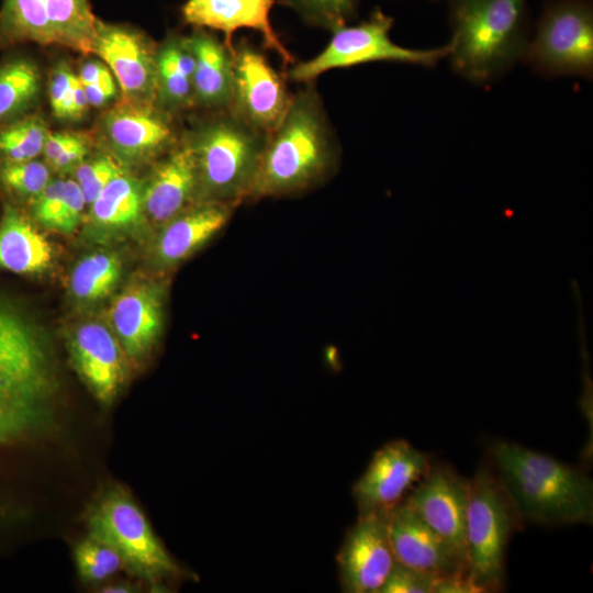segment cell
I'll return each mask as SVG.
<instances>
[{"label": "cell", "mask_w": 593, "mask_h": 593, "mask_svg": "<svg viewBox=\"0 0 593 593\" xmlns=\"http://www.w3.org/2000/svg\"><path fill=\"white\" fill-rule=\"evenodd\" d=\"M338 163V146L311 82L291 94L278 126L267 136L248 199L305 191Z\"/></svg>", "instance_id": "6da1fadb"}, {"label": "cell", "mask_w": 593, "mask_h": 593, "mask_svg": "<svg viewBox=\"0 0 593 593\" xmlns=\"http://www.w3.org/2000/svg\"><path fill=\"white\" fill-rule=\"evenodd\" d=\"M489 455L523 524H592L593 481L583 470L505 440Z\"/></svg>", "instance_id": "7a4b0ae2"}, {"label": "cell", "mask_w": 593, "mask_h": 593, "mask_svg": "<svg viewBox=\"0 0 593 593\" xmlns=\"http://www.w3.org/2000/svg\"><path fill=\"white\" fill-rule=\"evenodd\" d=\"M455 72L475 85L506 74L528 44L527 0H448Z\"/></svg>", "instance_id": "3957f363"}, {"label": "cell", "mask_w": 593, "mask_h": 593, "mask_svg": "<svg viewBox=\"0 0 593 593\" xmlns=\"http://www.w3.org/2000/svg\"><path fill=\"white\" fill-rule=\"evenodd\" d=\"M267 135L236 116L217 110L187 135L205 201L237 205L248 199Z\"/></svg>", "instance_id": "277c9868"}, {"label": "cell", "mask_w": 593, "mask_h": 593, "mask_svg": "<svg viewBox=\"0 0 593 593\" xmlns=\"http://www.w3.org/2000/svg\"><path fill=\"white\" fill-rule=\"evenodd\" d=\"M523 525L486 458L469 479L467 514L469 578L482 592L503 590L507 545Z\"/></svg>", "instance_id": "5b68a950"}, {"label": "cell", "mask_w": 593, "mask_h": 593, "mask_svg": "<svg viewBox=\"0 0 593 593\" xmlns=\"http://www.w3.org/2000/svg\"><path fill=\"white\" fill-rule=\"evenodd\" d=\"M393 19L376 8L368 19L357 25H344L333 31L325 48L313 58L295 63L288 79L309 83L320 75L336 68H347L372 61H393L435 67L448 57L450 42L435 48H410L390 37Z\"/></svg>", "instance_id": "8992f818"}, {"label": "cell", "mask_w": 593, "mask_h": 593, "mask_svg": "<svg viewBox=\"0 0 593 593\" xmlns=\"http://www.w3.org/2000/svg\"><path fill=\"white\" fill-rule=\"evenodd\" d=\"M523 59L544 77L593 76L591 0H549Z\"/></svg>", "instance_id": "52a82bcc"}, {"label": "cell", "mask_w": 593, "mask_h": 593, "mask_svg": "<svg viewBox=\"0 0 593 593\" xmlns=\"http://www.w3.org/2000/svg\"><path fill=\"white\" fill-rule=\"evenodd\" d=\"M89 529L90 536L113 547L124 566L149 582L184 574L155 536L141 508L122 491L108 493L96 505L89 516Z\"/></svg>", "instance_id": "ba28073f"}, {"label": "cell", "mask_w": 593, "mask_h": 593, "mask_svg": "<svg viewBox=\"0 0 593 593\" xmlns=\"http://www.w3.org/2000/svg\"><path fill=\"white\" fill-rule=\"evenodd\" d=\"M291 94L266 57L246 40L234 45L233 89L228 109L269 135L287 111Z\"/></svg>", "instance_id": "9c48e42d"}, {"label": "cell", "mask_w": 593, "mask_h": 593, "mask_svg": "<svg viewBox=\"0 0 593 593\" xmlns=\"http://www.w3.org/2000/svg\"><path fill=\"white\" fill-rule=\"evenodd\" d=\"M49 387L47 359L36 333L0 302V395L42 406Z\"/></svg>", "instance_id": "30bf717a"}, {"label": "cell", "mask_w": 593, "mask_h": 593, "mask_svg": "<svg viewBox=\"0 0 593 593\" xmlns=\"http://www.w3.org/2000/svg\"><path fill=\"white\" fill-rule=\"evenodd\" d=\"M468 566L467 514L469 479L447 463H432L428 472L403 499Z\"/></svg>", "instance_id": "8fae6325"}, {"label": "cell", "mask_w": 593, "mask_h": 593, "mask_svg": "<svg viewBox=\"0 0 593 593\" xmlns=\"http://www.w3.org/2000/svg\"><path fill=\"white\" fill-rule=\"evenodd\" d=\"M430 467L432 457L405 439L387 443L374 452L353 486L358 514L390 512Z\"/></svg>", "instance_id": "7c38bea8"}, {"label": "cell", "mask_w": 593, "mask_h": 593, "mask_svg": "<svg viewBox=\"0 0 593 593\" xmlns=\"http://www.w3.org/2000/svg\"><path fill=\"white\" fill-rule=\"evenodd\" d=\"M342 590L379 593L395 558L389 535V512L358 514L337 553Z\"/></svg>", "instance_id": "4fadbf2b"}, {"label": "cell", "mask_w": 593, "mask_h": 593, "mask_svg": "<svg viewBox=\"0 0 593 593\" xmlns=\"http://www.w3.org/2000/svg\"><path fill=\"white\" fill-rule=\"evenodd\" d=\"M92 54L109 67L124 100L155 104L156 51L144 35L97 20Z\"/></svg>", "instance_id": "5bb4252c"}, {"label": "cell", "mask_w": 593, "mask_h": 593, "mask_svg": "<svg viewBox=\"0 0 593 593\" xmlns=\"http://www.w3.org/2000/svg\"><path fill=\"white\" fill-rule=\"evenodd\" d=\"M101 136L122 160H144L175 143L169 113L156 104L126 101L111 108L102 118Z\"/></svg>", "instance_id": "9a60e30c"}, {"label": "cell", "mask_w": 593, "mask_h": 593, "mask_svg": "<svg viewBox=\"0 0 593 593\" xmlns=\"http://www.w3.org/2000/svg\"><path fill=\"white\" fill-rule=\"evenodd\" d=\"M389 535L395 561L437 577L469 575L455 550L403 501L389 512Z\"/></svg>", "instance_id": "2e32d148"}, {"label": "cell", "mask_w": 593, "mask_h": 593, "mask_svg": "<svg viewBox=\"0 0 593 593\" xmlns=\"http://www.w3.org/2000/svg\"><path fill=\"white\" fill-rule=\"evenodd\" d=\"M276 0H188L182 8L187 23L197 27L217 30L224 44L234 53L233 35L239 29H251L261 36L267 48L273 51L284 65L295 58L282 44L270 22V10Z\"/></svg>", "instance_id": "e0dca14e"}, {"label": "cell", "mask_w": 593, "mask_h": 593, "mask_svg": "<svg viewBox=\"0 0 593 593\" xmlns=\"http://www.w3.org/2000/svg\"><path fill=\"white\" fill-rule=\"evenodd\" d=\"M199 195L194 157L184 141L155 168L143 187V209L157 223H166L187 210Z\"/></svg>", "instance_id": "ac0fdd59"}, {"label": "cell", "mask_w": 593, "mask_h": 593, "mask_svg": "<svg viewBox=\"0 0 593 593\" xmlns=\"http://www.w3.org/2000/svg\"><path fill=\"white\" fill-rule=\"evenodd\" d=\"M75 366L94 396L109 404L124 379V362L114 336L103 325H81L71 340Z\"/></svg>", "instance_id": "d6986e66"}, {"label": "cell", "mask_w": 593, "mask_h": 593, "mask_svg": "<svg viewBox=\"0 0 593 593\" xmlns=\"http://www.w3.org/2000/svg\"><path fill=\"white\" fill-rule=\"evenodd\" d=\"M234 208L204 201L166 222L156 242L158 261L175 265L189 257L227 224Z\"/></svg>", "instance_id": "ffe728a7"}, {"label": "cell", "mask_w": 593, "mask_h": 593, "mask_svg": "<svg viewBox=\"0 0 593 593\" xmlns=\"http://www.w3.org/2000/svg\"><path fill=\"white\" fill-rule=\"evenodd\" d=\"M161 305L158 289L146 283L130 287L114 300L112 325L130 356L144 355L158 338L163 324Z\"/></svg>", "instance_id": "44dd1931"}, {"label": "cell", "mask_w": 593, "mask_h": 593, "mask_svg": "<svg viewBox=\"0 0 593 593\" xmlns=\"http://www.w3.org/2000/svg\"><path fill=\"white\" fill-rule=\"evenodd\" d=\"M194 57V107L228 109L233 89V55L213 34L203 29L187 37Z\"/></svg>", "instance_id": "7402d4cb"}, {"label": "cell", "mask_w": 593, "mask_h": 593, "mask_svg": "<svg viewBox=\"0 0 593 593\" xmlns=\"http://www.w3.org/2000/svg\"><path fill=\"white\" fill-rule=\"evenodd\" d=\"M53 259L49 242L13 206L0 221V268L22 275L47 269Z\"/></svg>", "instance_id": "603a6c76"}, {"label": "cell", "mask_w": 593, "mask_h": 593, "mask_svg": "<svg viewBox=\"0 0 593 593\" xmlns=\"http://www.w3.org/2000/svg\"><path fill=\"white\" fill-rule=\"evenodd\" d=\"M194 57L187 37L171 36L156 51L155 104L167 113L194 107Z\"/></svg>", "instance_id": "cb8c5ba5"}, {"label": "cell", "mask_w": 593, "mask_h": 593, "mask_svg": "<svg viewBox=\"0 0 593 593\" xmlns=\"http://www.w3.org/2000/svg\"><path fill=\"white\" fill-rule=\"evenodd\" d=\"M45 5L56 44L92 54L97 19L89 0H45Z\"/></svg>", "instance_id": "d4e9b609"}, {"label": "cell", "mask_w": 593, "mask_h": 593, "mask_svg": "<svg viewBox=\"0 0 593 593\" xmlns=\"http://www.w3.org/2000/svg\"><path fill=\"white\" fill-rule=\"evenodd\" d=\"M41 72L30 59L19 57L0 65V123L23 115L37 101Z\"/></svg>", "instance_id": "484cf974"}, {"label": "cell", "mask_w": 593, "mask_h": 593, "mask_svg": "<svg viewBox=\"0 0 593 593\" xmlns=\"http://www.w3.org/2000/svg\"><path fill=\"white\" fill-rule=\"evenodd\" d=\"M0 42L56 44L45 0H3L0 11Z\"/></svg>", "instance_id": "4316f807"}, {"label": "cell", "mask_w": 593, "mask_h": 593, "mask_svg": "<svg viewBox=\"0 0 593 593\" xmlns=\"http://www.w3.org/2000/svg\"><path fill=\"white\" fill-rule=\"evenodd\" d=\"M96 222L104 226H126L142 215L143 186L124 169L118 174L90 204Z\"/></svg>", "instance_id": "83f0119b"}, {"label": "cell", "mask_w": 593, "mask_h": 593, "mask_svg": "<svg viewBox=\"0 0 593 593\" xmlns=\"http://www.w3.org/2000/svg\"><path fill=\"white\" fill-rule=\"evenodd\" d=\"M121 276V264L113 254L98 253L81 259L72 270L70 288L82 300H99L108 295Z\"/></svg>", "instance_id": "f1b7e54d"}, {"label": "cell", "mask_w": 593, "mask_h": 593, "mask_svg": "<svg viewBox=\"0 0 593 593\" xmlns=\"http://www.w3.org/2000/svg\"><path fill=\"white\" fill-rule=\"evenodd\" d=\"M49 131L37 115L11 121L0 130V160L18 163L35 159L42 154Z\"/></svg>", "instance_id": "f546056e"}, {"label": "cell", "mask_w": 593, "mask_h": 593, "mask_svg": "<svg viewBox=\"0 0 593 593\" xmlns=\"http://www.w3.org/2000/svg\"><path fill=\"white\" fill-rule=\"evenodd\" d=\"M305 23L334 31L347 25L358 10L360 0H282Z\"/></svg>", "instance_id": "4dcf8cb0"}, {"label": "cell", "mask_w": 593, "mask_h": 593, "mask_svg": "<svg viewBox=\"0 0 593 593\" xmlns=\"http://www.w3.org/2000/svg\"><path fill=\"white\" fill-rule=\"evenodd\" d=\"M79 574L87 581H102L118 572L124 562L109 544L89 535L75 549Z\"/></svg>", "instance_id": "1f68e13d"}, {"label": "cell", "mask_w": 593, "mask_h": 593, "mask_svg": "<svg viewBox=\"0 0 593 593\" xmlns=\"http://www.w3.org/2000/svg\"><path fill=\"white\" fill-rule=\"evenodd\" d=\"M49 181V168L35 159L0 166V182L19 195L35 198Z\"/></svg>", "instance_id": "d6a6232c"}, {"label": "cell", "mask_w": 593, "mask_h": 593, "mask_svg": "<svg viewBox=\"0 0 593 593\" xmlns=\"http://www.w3.org/2000/svg\"><path fill=\"white\" fill-rule=\"evenodd\" d=\"M122 170L123 168L109 156H102L77 166L75 180L82 191L86 203L91 204L107 184Z\"/></svg>", "instance_id": "836d02e7"}, {"label": "cell", "mask_w": 593, "mask_h": 593, "mask_svg": "<svg viewBox=\"0 0 593 593\" xmlns=\"http://www.w3.org/2000/svg\"><path fill=\"white\" fill-rule=\"evenodd\" d=\"M437 578L395 561L379 593H432Z\"/></svg>", "instance_id": "e575fe53"}, {"label": "cell", "mask_w": 593, "mask_h": 593, "mask_svg": "<svg viewBox=\"0 0 593 593\" xmlns=\"http://www.w3.org/2000/svg\"><path fill=\"white\" fill-rule=\"evenodd\" d=\"M65 199V180H51L35 197L33 212L45 227L58 231Z\"/></svg>", "instance_id": "d590c367"}, {"label": "cell", "mask_w": 593, "mask_h": 593, "mask_svg": "<svg viewBox=\"0 0 593 593\" xmlns=\"http://www.w3.org/2000/svg\"><path fill=\"white\" fill-rule=\"evenodd\" d=\"M74 75L65 61L58 63L53 69L49 80V103L53 114L58 120L67 121Z\"/></svg>", "instance_id": "8d00e7d4"}, {"label": "cell", "mask_w": 593, "mask_h": 593, "mask_svg": "<svg viewBox=\"0 0 593 593\" xmlns=\"http://www.w3.org/2000/svg\"><path fill=\"white\" fill-rule=\"evenodd\" d=\"M85 204V197L76 180H65V199L58 226L59 232L69 233L76 228L83 212Z\"/></svg>", "instance_id": "74e56055"}, {"label": "cell", "mask_w": 593, "mask_h": 593, "mask_svg": "<svg viewBox=\"0 0 593 593\" xmlns=\"http://www.w3.org/2000/svg\"><path fill=\"white\" fill-rule=\"evenodd\" d=\"M83 136L85 134L82 133L69 131L49 132L45 139L42 155L51 164Z\"/></svg>", "instance_id": "f35d334b"}, {"label": "cell", "mask_w": 593, "mask_h": 593, "mask_svg": "<svg viewBox=\"0 0 593 593\" xmlns=\"http://www.w3.org/2000/svg\"><path fill=\"white\" fill-rule=\"evenodd\" d=\"M90 107L100 108L107 105L116 97L118 90L114 77L82 85Z\"/></svg>", "instance_id": "ab89813d"}, {"label": "cell", "mask_w": 593, "mask_h": 593, "mask_svg": "<svg viewBox=\"0 0 593 593\" xmlns=\"http://www.w3.org/2000/svg\"><path fill=\"white\" fill-rule=\"evenodd\" d=\"M432 593H482L469 575L454 574L438 577Z\"/></svg>", "instance_id": "60d3db41"}, {"label": "cell", "mask_w": 593, "mask_h": 593, "mask_svg": "<svg viewBox=\"0 0 593 593\" xmlns=\"http://www.w3.org/2000/svg\"><path fill=\"white\" fill-rule=\"evenodd\" d=\"M87 138L85 135L49 165L57 170H67L79 166L89 153V142Z\"/></svg>", "instance_id": "b9f144b4"}, {"label": "cell", "mask_w": 593, "mask_h": 593, "mask_svg": "<svg viewBox=\"0 0 593 593\" xmlns=\"http://www.w3.org/2000/svg\"><path fill=\"white\" fill-rule=\"evenodd\" d=\"M89 107L82 83L75 74L69 98L67 121H77L81 119L87 113Z\"/></svg>", "instance_id": "7bdbcfd3"}]
</instances>
